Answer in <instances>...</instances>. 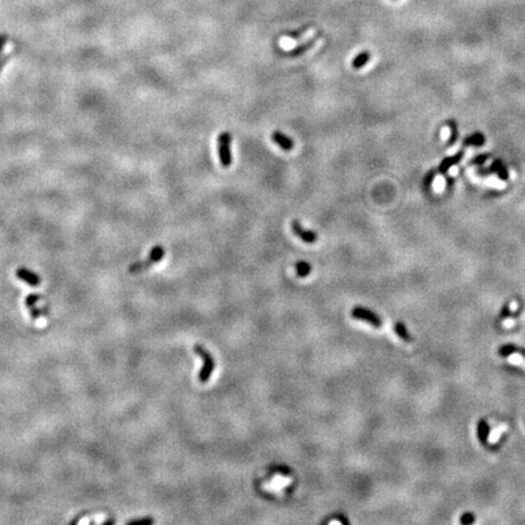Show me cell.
<instances>
[{"label": "cell", "mask_w": 525, "mask_h": 525, "mask_svg": "<svg viewBox=\"0 0 525 525\" xmlns=\"http://www.w3.org/2000/svg\"><path fill=\"white\" fill-rule=\"evenodd\" d=\"M193 351H195L197 355L201 356L202 362H203L202 369L198 375V380L201 383H207L209 380V378H211L212 374H213V371L215 369L214 358L212 356V354L201 344H196L195 346H193Z\"/></svg>", "instance_id": "obj_1"}, {"label": "cell", "mask_w": 525, "mask_h": 525, "mask_svg": "<svg viewBox=\"0 0 525 525\" xmlns=\"http://www.w3.org/2000/svg\"><path fill=\"white\" fill-rule=\"evenodd\" d=\"M231 140H232V136L229 131H223L218 136V153H219V161L223 168H230V165L232 164Z\"/></svg>", "instance_id": "obj_2"}, {"label": "cell", "mask_w": 525, "mask_h": 525, "mask_svg": "<svg viewBox=\"0 0 525 525\" xmlns=\"http://www.w3.org/2000/svg\"><path fill=\"white\" fill-rule=\"evenodd\" d=\"M164 254H165V251L163 247L162 246L153 247V248L151 249V252H150L149 258L145 259V261L136 262H134V264H131L129 266V271L131 272V274H139V272L144 271V270L151 267L152 265L161 262L162 259H163Z\"/></svg>", "instance_id": "obj_3"}, {"label": "cell", "mask_w": 525, "mask_h": 525, "mask_svg": "<svg viewBox=\"0 0 525 525\" xmlns=\"http://www.w3.org/2000/svg\"><path fill=\"white\" fill-rule=\"evenodd\" d=\"M351 316L356 320H362V321L367 322V324L372 325L374 327H380L383 325L382 319L380 316H378L376 312L367 308H362V306H355V308L351 310Z\"/></svg>", "instance_id": "obj_4"}, {"label": "cell", "mask_w": 525, "mask_h": 525, "mask_svg": "<svg viewBox=\"0 0 525 525\" xmlns=\"http://www.w3.org/2000/svg\"><path fill=\"white\" fill-rule=\"evenodd\" d=\"M291 227H292V231L295 232V235L297 236L298 238H300L303 242L308 243V245H311V243H315L317 241V233L315 232L314 230H309V229H305V227H303V225L300 224V222L299 220H292V223H291Z\"/></svg>", "instance_id": "obj_5"}, {"label": "cell", "mask_w": 525, "mask_h": 525, "mask_svg": "<svg viewBox=\"0 0 525 525\" xmlns=\"http://www.w3.org/2000/svg\"><path fill=\"white\" fill-rule=\"evenodd\" d=\"M477 430H478V439H479L480 444H482L485 449L488 448V449H490V450H496V449L498 448L500 444H496V445H491V446L489 445L488 438H489V434H490V427H489V423H488L485 419H479L478 426H477Z\"/></svg>", "instance_id": "obj_6"}, {"label": "cell", "mask_w": 525, "mask_h": 525, "mask_svg": "<svg viewBox=\"0 0 525 525\" xmlns=\"http://www.w3.org/2000/svg\"><path fill=\"white\" fill-rule=\"evenodd\" d=\"M271 140L279 146L280 149H282L283 151H292L295 149V141L290 138L288 135H286L285 133L280 130H275L271 133Z\"/></svg>", "instance_id": "obj_7"}, {"label": "cell", "mask_w": 525, "mask_h": 525, "mask_svg": "<svg viewBox=\"0 0 525 525\" xmlns=\"http://www.w3.org/2000/svg\"><path fill=\"white\" fill-rule=\"evenodd\" d=\"M16 277L17 279L22 280L23 282L27 283V285L32 286V287H37L41 283V279L39 275H37L36 272H33L32 270H28L26 267H20L16 270Z\"/></svg>", "instance_id": "obj_8"}, {"label": "cell", "mask_w": 525, "mask_h": 525, "mask_svg": "<svg viewBox=\"0 0 525 525\" xmlns=\"http://www.w3.org/2000/svg\"><path fill=\"white\" fill-rule=\"evenodd\" d=\"M513 353L519 354V355H522L523 358H525V348H522V346L514 345V344H506V345H502L500 349H498V355L502 356V358L509 356Z\"/></svg>", "instance_id": "obj_9"}, {"label": "cell", "mask_w": 525, "mask_h": 525, "mask_svg": "<svg viewBox=\"0 0 525 525\" xmlns=\"http://www.w3.org/2000/svg\"><path fill=\"white\" fill-rule=\"evenodd\" d=\"M462 157H463V151H459L457 154H455L453 157H449V158H445L444 161L440 163V167H439V172L442 173V174H445L446 172H448L449 169H450L452 165H455L456 163H458L459 161L462 159Z\"/></svg>", "instance_id": "obj_10"}, {"label": "cell", "mask_w": 525, "mask_h": 525, "mask_svg": "<svg viewBox=\"0 0 525 525\" xmlns=\"http://www.w3.org/2000/svg\"><path fill=\"white\" fill-rule=\"evenodd\" d=\"M370 60H371V52L365 50V51H361L360 54H358L355 57H354L353 62H351V66H353L354 70H360V68L364 67V66L370 61Z\"/></svg>", "instance_id": "obj_11"}, {"label": "cell", "mask_w": 525, "mask_h": 525, "mask_svg": "<svg viewBox=\"0 0 525 525\" xmlns=\"http://www.w3.org/2000/svg\"><path fill=\"white\" fill-rule=\"evenodd\" d=\"M315 43H316V38H311L310 40L306 41V43L301 44V45L296 46V48L293 49V50H291V51L288 52L287 55H288V56H291V57H298V56H300V55L305 54V52L308 51L309 49H311L312 46L315 45Z\"/></svg>", "instance_id": "obj_12"}, {"label": "cell", "mask_w": 525, "mask_h": 525, "mask_svg": "<svg viewBox=\"0 0 525 525\" xmlns=\"http://www.w3.org/2000/svg\"><path fill=\"white\" fill-rule=\"evenodd\" d=\"M394 331H395L396 335H398L399 337L404 340V342L411 343L412 340H413L412 339L411 335L409 333L408 328H406V326L403 324V322H396V324L394 325Z\"/></svg>", "instance_id": "obj_13"}, {"label": "cell", "mask_w": 525, "mask_h": 525, "mask_svg": "<svg viewBox=\"0 0 525 525\" xmlns=\"http://www.w3.org/2000/svg\"><path fill=\"white\" fill-rule=\"evenodd\" d=\"M312 266L305 261H299L296 264V272L298 277H306L311 272Z\"/></svg>", "instance_id": "obj_14"}, {"label": "cell", "mask_w": 525, "mask_h": 525, "mask_svg": "<svg viewBox=\"0 0 525 525\" xmlns=\"http://www.w3.org/2000/svg\"><path fill=\"white\" fill-rule=\"evenodd\" d=\"M485 143V139L482 134H474L471 138L464 140V145H473V146H482Z\"/></svg>", "instance_id": "obj_15"}, {"label": "cell", "mask_w": 525, "mask_h": 525, "mask_svg": "<svg viewBox=\"0 0 525 525\" xmlns=\"http://www.w3.org/2000/svg\"><path fill=\"white\" fill-rule=\"evenodd\" d=\"M492 169L495 170V172L498 173V175H500L501 179H507L508 178V174H507V170L505 169V167H503L502 164L500 163V162H495V163L492 164Z\"/></svg>", "instance_id": "obj_16"}, {"label": "cell", "mask_w": 525, "mask_h": 525, "mask_svg": "<svg viewBox=\"0 0 525 525\" xmlns=\"http://www.w3.org/2000/svg\"><path fill=\"white\" fill-rule=\"evenodd\" d=\"M476 522V516L473 513H464L459 519V523L463 525H469Z\"/></svg>", "instance_id": "obj_17"}, {"label": "cell", "mask_w": 525, "mask_h": 525, "mask_svg": "<svg viewBox=\"0 0 525 525\" xmlns=\"http://www.w3.org/2000/svg\"><path fill=\"white\" fill-rule=\"evenodd\" d=\"M511 315V310H509V304L506 303L505 305H503L502 310H501L500 315H498V319H497V322L500 324V322H502L503 320H506L507 317Z\"/></svg>", "instance_id": "obj_18"}, {"label": "cell", "mask_w": 525, "mask_h": 525, "mask_svg": "<svg viewBox=\"0 0 525 525\" xmlns=\"http://www.w3.org/2000/svg\"><path fill=\"white\" fill-rule=\"evenodd\" d=\"M41 297L38 296V295H31L27 297V299H26V305L28 306V309H32L34 306V304L37 303V301L40 299Z\"/></svg>", "instance_id": "obj_19"}, {"label": "cell", "mask_w": 525, "mask_h": 525, "mask_svg": "<svg viewBox=\"0 0 525 525\" xmlns=\"http://www.w3.org/2000/svg\"><path fill=\"white\" fill-rule=\"evenodd\" d=\"M333 521H335V518H333V517H332V518H331V517H330V518H327V519H324V521H322V522H321V524H328V523H332V522H333ZM337 521H338V522H340V523H343V524H349V521H348V519H346V518H345V517H344V516H343V514H340V516H339V518H337Z\"/></svg>", "instance_id": "obj_20"}, {"label": "cell", "mask_w": 525, "mask_h": 525, "mask_svg": "<svg viewBox=\"0 0 525 525\" xmlns=\"http://www.w3.org/2000/svg\"><path fill=\"white\" fill-rule=\"evenodd\" d=\"M153 523V519L152 518H144V519H134V521H130L128 522V524H135V525H140V524H146V525H150Z\"/></svg>", "instance_id": "obj_21"}, {"label": "cell", "mask_w": 525, "mask_h": 525, "mask_svg": "<svg viewBox=\"0 0 525 525\" xmlns=\"http://www.w3.org/2000/svg\"><path fill=\"white\" fill-rule=\"evenodd\" d=\"M450 124H451V139H450V141H449V145H452V144L456 141V138H457V131H456L457 128H456V125L453 124L452 122H450Z\"/></svg>", "instance_id": "obj_22"}, {"label": "cell", "mask_w": 525, "mask_h": 525, "mask_svg": "<svg viewBox=\"0 0 525 525\" xmlns=\"http://www.w3.org/2000/svg\"><path fill=\"white\" fill-rule=\"evenodd\" d=\"M6 41H7V37L5 36V34H0V52H1V50L4 49Z\"/></svg>", "instance_id": "obj_23"}, {"label": "cell", "mask_w": 525, "mask_h": 525, "mask_svg": "<svg viewBox=\"0 0 525 525\" xmlns=\"http://www.w3.org/2000/svg\"><path fill=\"white\" fill-rule=\"evenodd\" d=\"M304 32H305V30H299V31H297V32H291V33H288L287 36H288V37H291V38H298V37H300L301 34H303Z\"/></svg>", "instance_id": "obj_24"}, {"label": "cell", "mask_w": 525, "mask_h": 525, "mask_svg": "<svg viewBox=\"0 0 525 525\" xmlns=\"http://www.w3.org/2000/svg\"><path fill=\"white\" fill-rule=\"evenodd\" d=\"M10 57H11V55H6V56H2L1 59H0V71L2 70V67H4V65L6 64L7 61H9Z\"/></svg>", "instance_id": "obj_25"}, {"label": "cell", "mask_w": 525, "mask_h": 525, "mask_svg": "<svg viewBox=\"0 0 525 525\" xmlns=\"http://www.w3.org/2000/svg\"><path fill=\"white\" fill-rule=\"evenodd\" d=\"M433 178H434V173H430V174H429V178H427V180L424 181V185H426V186H429L430 181H432Z\"/></svg>", "instance_id": "obj_26"}]
</instances>
